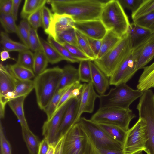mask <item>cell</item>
Here are the masks:
<instances>
[{
    "mask_svg": "<svg viewBox=\"0 0 154 154\" xmlns=\"http://www.w3.org/2000/svg\"><path fill=\"white\" fill-rule=\"evenodd\" d=\"M90 154H124V152L123 150L97 149L91 145Z\"/></svg>",
    "mask_w": 154,
    "mask_h": 154,
    "instance_id": "816d5d0a",
    "label": "cell"
},
{
    "mask_svg": "<svg viewBox=\"0 0 154 154\" xmlns=\"http://www.w3.org/2000/svg\"><path fill=\"white\" fill-rule=\"evenodd\" d=\"M49 145L48 139L44 137L40 142L38 154H46L49 149Z\"/></svg>",
    "mask_w": 154,
    "mask_h": 154,
    "instance_id": "f5cc1de1",
    "label": "cell"
},
{
    "mask_svg": "<svg viewBox=\"0 0 154 154\" xmlns=\"http://www.w3.org/2000/svg\"><path fill=\"white\" fill-rule=\"evenodd\" d=\"M0 55L1 60L2 61H4L10 59L14 60V59L10 57L8 51L5 50H3L1 51Z\"/></svg>",
    "mask_w": 154,
    "mask_h": 154,
    "instance_id": "9f6ffc18",
    "label": "cell"
},
{
    "mask_svg": "<svg viewBox=\"0 0 154 154\" xmlns=\"http://www.w3.org/2000/svg\"><path fill=\"white\" fill-rule=\"evenodd\" d=\"M26 96L15 98L8 102L9 106L20 121L21 127L29 128L25 116L23 106Z\"/></svg>",
    "mask_w": 154,
    "mask_h": 154,
    "instance_id": "603a6c76",
    "label": "cell"
},
{
    "mask_svg": "<svg viewBox=\"0 0 154 154\" xmlns=\"http://www.w3.org/2000/svg\"><path fill=\"white\" fill-rule=\"evenodd\" d=\"M34 54L29 49L19 52L16 63L33 71Z\"/></svg>",
    "mask_w": 154,
    "mask_h": 154,
    "instance_id": "8d00e7d4",
    "label": "cell"
},
{
    "mask_svg": "<svg viewBox=\"0 0 154 154\" xmlns=\"http://www.w3.org/2000/svg\"><path fill=\"white\" fill-rule=\"evenodd\" d=\"M21 1V0H13V5L11 14L15 21L17 20L18 10Z\"/></svg>",
    "mask_w": 154,
    "mask_h": 154,
    "instance_id": "db71d44e",
    "label": "cell"
},
{
    "mask_svg": "<svg viewBox=\"0 0 154 154\" xmlns=\"http://www.w3.org/2000/svg\"><path fill=\"white\" fill-rule=\"evenodd\" d=\"M90 61L83 60L79 62L78 69L80 81L86 83L92 82Z\"/></svg>",
    "mask_w": 154,
    "mask_h": 154,
    "instance_id": "60d3db41",
    "label": "cell"
},
{
    "mask_svg": "<svg viewBox=\"0 0 154 154\" xmlns=\"http://www.w3.org/2000/svg\"><path fill=\"white\" fill-rule=\"evenodd\" d=\"M56 91L78 81H80L78 69L70 65L65 66Z\"/></svg>",
    "mask_w": 154,
    "mask_h": 154,
    "instance_id": "ffe728a7",
    "label": "cell"
},
{
    "mask_svg": "<svg viewBox=\"0 0 154 154\" xmlns=\"http://www.w3.org/2000/svg\"><path fill=\"white\" fill-rule=\"evenodd\" d=\"M5 66L11 74L18 80H31L36 76L33 71L16 63L14 64L8 65Z\"/></svg>",
    "mask_w": 154,
    "mask_h": 154,
    "instance_id": "4316f807",
    "label": "cell"
},
{
    "mask_svg": "<svg viewBox=\"0 0 154 154\" xmlns=\"http://www.w3.org/2000/svg\"><path fill=\"white\" fill-rule=\"evenodd\" d=\"M52 14L50 10L45 5L42 9V26L45 32L48 34Z\"/></svg>",
    "mask_w": 154,
    "mask_h": 154,
    "instance_id": "bcb514c9",
    "label": "cell"
},
{
    "mask_svg": "<svg viewBox=\"0 0 154 154\" xmlns=\"http://www.w3.org/2000/svg\"><path fill=\"white\" fill-rule=\"evenodd\" d=\"M46 0H26L20 13L21 17L27 19L32 14L43 7L47 2Z\"/></svg>",
    "mask_w": 154,
    "mask_h": 154,
    "instance_id": "f546056e",
    "label": "cell"
},
{
    "mask_svg": "<svg viewBox=\"0 0 154 154\" xmlns=\"http://www.w3.org/2000/svg\"><path fill=\"white\" fill-rule=\"evenodd\" d=\"M148 39L137 47L133 48L109 78L110 85L116 86L126 83L132 77L137 71L136 67L139 57Z\"/></svg>",
    "mask_w": 154,
    "mask_h": 154,
    "instance_id": "30bf717a",
    "label": "cell"
},
{
    "mask_svg": "<svg viewBox=\"0 0 154 154\" xmlns=\"http://www.w3.org/2000/svg\"><path fill=\"white\" fill-rule=\"evenodd\" d=\"M87 38L91 49L97 59L101 48L102 40L95 39L88 37Z\"/></svg>",
    "mask_w": 154,
    "mask_h": 154,
    "instance_id": "f907efd6",
    "label": "cell"
},
{
    "mask_svg": "<svg viewBox=\"0 0 154 154\" xmlns=\"http://www.w3.org/2000/svg\"><path fill=\"white\" fill-rule=\"evenodd\" d=\"M64 138L65 135L60 137L57 141L55 145L54 154H62Z\"/></svg>",
    "mask_w": 154,
    "mask_h": 154,
    "instance_id": "11a10c76",
    "label": "cell"
},
{
    "mask_svg": "<svg viewBox=\"0 0 154 154\" xmlns=\"http://www.w3.org/2000/svg\"><path fill=\"white\" fill-rule=\"evenodd\" d=\"M99 19L107 30L112 31L120 38L127 33L130 23L119 0L106 2Z\"/></svg>",
    "mask_w": 154,
    "mask_h": 154,
    "instance_id": "3957f363",
    "label": "cell"
},
{
    "mask_svg": "<svg viewBox=\"0 0 154 154\" xmlns=\"http://www.w3.org/2000/svg\"><path fill=\"white\" fill-rule=\"evenodd\" d=\"M74 22L70 15L54 13L52 14L48 34L55 39L57 33L73 27Z\"/></svg>",
    "mask_w": 154,
    "mask_h": 154,
    "instance_id": "2e32d148",
    "label": "cell"
},
{
    "mask_svg": "<svg viewBox=\"0 0 154 154\" xmlns=\"http://www.w3.org/2000/svg\"><path fill=\"white\" fill-rule=\"evenodd\" d=\"M54 39L60 43H66L80 48L78 42L75 29L74 27L57 33Z\"/></svg>",
    "mask_w": 154,
    "mask_h": 154,
    "instance_id": "1f68e13d",
    "label": "cell"
},
{
    "mask_svg": "<svg viewBox=\"0 0 154 154\" xmlns=\"http://www.w3.org/2000/svg\"><path fill=\"white\" fill-rule=\"evenodd\" d=\"M0 141L1 154H12L11 145L5 135L1 121L0 124Z\"/></svg>",
    "mask_w": 154,
    "mask_h": 154,
    "instance_id": "7dc6e473",
    "label": "cell"
},
{
    "mask_svg": "<svg viewBox=\"0 0 154 154\" xmlns=\"http://www.w3.org/2000/svg\"><path fill=\"white\" fill-rule=\"evenodd\" d=\"M154 12V0H143L139 8L132 13L133 21L143 16Z\"/></svg>",
    "mask_w": 154,
    "mask_h": 154,
    "instance_id": "74e56055",
    "label": "cell"
},
{
    "mask_svg": "<svg viewBox=\"0 0 154 154\" xmlns=\"http://www.w3.org/2000/svg\"><path fill=\"white\" fill-rule=\"evenodd\" d=\"M91 144L78 122L65 135L62 154H90Z\"/></svg>",
    "mask_w": 154,
    "mask_h": 154,
    "instance_id": "9c48e42d",
    "label": "cell"
},
{
    "mask_svg": "<svg viewBox=\"0 0 154 154\" xmlns=\"http://www.w3.org/2000/svg\"><path fill=\"white\" fill-rule=\"evenodd\" d=\"M97 124L110 137L121 143L123 146L127 131L116 126L104 124Z\"/></svg>",
    "mask_w": 154,
    "mask_h": 154,
    "instance_id": "d4e9b609",
    "label": "cell"
},
{
    "mask_svg": "<svg viewBox=\"0 0 154 154\" xmlns=\"http://www.w3.org/2000/svg\"><path fill=\"white\" fill-rule=\"evenodd\" d=\"M48 63L42 49L35 52L33 71L35 75H38L45 70Z\"/></svg>",
    "mask_w": 154,
    "mask_h": 154,
    "instance_id": "836d02e7",
    "label": "cell"
},
{
    "mask_svg": "<svg viewBox=\"0 0 154 154\" xmlns=\"http://www.w3.org/2000/svg\"><path fill=\"white\" fill-rule=\"evenodd\" d=\"M133 21L137 25L154 33V12L143 16Z\"/></svg>",
    "mask_w": 154,
    "mask_h": 154,
    "instance_id": "b9f144b4",
    "label": "cell"
},
{
    "mask_svg": "<svg viewBox=\"0 0 154 154\" xmlns=\"http://www.w3.org/2000/svg\"><path fill=\"white\" fill-rule=\"evenodd\" d=\"M13 0H0V14H11Z\"/></svg>",
    "mask_w": 154,
    "mask_h": 154,
    "instance_id": "681fc988",
    "label": "cell"
},
{
    "mask_svg": "<svg viewBox=\"0 0 154 154\" xmlns=\"http://www.w3.org/2000/svg\"><path fill=\"white\" fill-rule=\"evenodd\" d=\"M147 140L146 122L139 117L136 123L127 132L123 146L124 154H132L139 151H145Z\"/></svg>",
    "mask_w": 154,
    "mask_h": 154,
    "instance_id": "8fae6325",
    "label": "cell"
},
{
    "mask_svg": "<svg viewBox=\"0 0 154 154\" xmlns=\"http://www.w3.org/2000/svg\"><path fill=\"white\" fill-rule=\"evenodd\" d=\"M137 109L139 117L143 119L146 124L147 140L145 152L147 154H154V94L151 90L143 92Z\"/></svg>",
    "mask_w": 154,
    "mask_h": 154,
    "instance_id": "8992f818",
    "label": "cell"
},
{
    "mask_svg": "<svg viewBox=\"0 0 154 154\" xmlns=\"http://www.w3.org/2000/svg\"><path fill=\"white\" fill-rule=\"evenodd\" d=\"M154 57V33H153L145 44L137 64L136 70L143 69Z\"/></svg>",
    "mask_w": 154,
    "mask_h": 154,
    "instance_id": "44dd1931",
    "label": "cell"
},
{
    "mask_svg": "<svg viewBox=\"0 0 154 154\" xmlns=\"http://www.w3.org/2000/svg\"><path fill=\"white\" fill-rule=\"evenodd\" d=\"M54 13L70 16L75 22L99 19L105 2L98 0H47Z\"/></svg>",
    "mask_w": 154,
    "mask_h": 154,
    "instance_id": "6da1fadb",
    "label": "cell"
},
{
    "mask_svg": "<svg viewBox=\"0 0 154 154\" xmlns=\"http://www.w3.org/2000/svg\"><path fill=\"white\" fill-rule=\"evenodd\" d=\"M73 27L86 37L102 40L108 30L100 19L75 22Z\"/></svg>",
    "mask_w": 154,
    "mask_h": 154,
    "instance_id": "4fadbf2b",
    "label": "cell"
},
{
    "mask_svg": "<svg viewBox=\"0 0 154 154\" xmlns=\"http://www.w3.org/2000/svg\"><path fill=\"white\" fill-rule=\"evenodd\" d=\"M0 43L2 48L8 51H18L19 52L29 49L23 44L12 40L6 32L0 33Z\"/></svg>",
    "mask_w": 154,
    "mask_h": 154,
    "instance_id": "83f0119b",
    "label": "cell"
},
{
    "mask_svg": "<svg viewBox=\"0 0 154 154\" xmlns=\"http://www.w3.org/2000/svg\"><path fill=\"white\" fill-rule=\"evenodd\" d=\"M16 79L5 66L0 65V97L13 91L15 86Z\"/></svg>",
    "mask_w": 154,
    "mask_h": 154,
    "instance_id": "d6986e66",
    "label": "cell"
},
{
    "mask_svg": "<svg viewBox=\"0 0 154 154\" xmlns=\"http://www.w3.org/2000/svg\"><path fill=\"white\" fill-rule=\"evenodd\" d=\"M143 69L137 86V89L143 92L154 88V62Z\"/></svg>",
    "mask_w": 154,
    "mask_h": 154,
    "instance_id": "7402d4cb",
    "label": "cell"
},
{
    "mask_svg": "<svg viewBox=\"0 0 154 154\" xmlns=\"http://www.w3.org/2000/svg\"><path fill=\"white\" fill-rule=\"evenodd\" d=\"M119 1L123 8L131 11L133 13L139 8L143 0H121Z\"/></svg>",
    "mask_w": 154,
    "mask_h": 154,
    "instance_id": "c3c4849f",
    "label": "cell"
},
{
    "mask_svg": "<svg viewBox=\"0 0 154 154\" xmlns=\"http://www.w3.org/2000/svg\"><path fill=\"white\" fill-rule=\"evenodd\" d=\"M30 25L26 20H21L17 26V34L23 44L29 49V38Z\"/></svg>",
    "mask_w": 154,
    "mask_h": 154,
    "instance_id": "ab89813d",
    "label": "cell"
},
{
    "mask_svg": "<svg viewBox=\"0 0 154 154\" xmlns=\"http://www.w3.org/2000/svg\"><path fill=\"white\" fill-rule=\"evenodd\" d=\"M71 85L59 90L56 92L48 105L44 111L47 116V120L50 119L54 113L62 96Z\"/></svg>",
    "mask_w": 154,
    "mask_h": 154,
    "instance_id": "d6a6232c",
    "label": "cell"
},
{
    "mask_svg": "<svg viewBox=\"0 0 154 154\" xmlns=\"http://www.w3.org/2000/svg\"><path fill=\"white\" fill-rule=\"evenodd\" d=\"M22 136L28 150L29 154H38L40 142L38 137L30 130L21 127Z\"/></svg>",
    "mask_w": 154,
    "mask_h": 154,
    "instance_id": "484cf974",
    "label": "cell"
},
{
    "mask_svg": "<svg viewBox=\"0 0 154 154\" xmlns=\"http://www.w3.org/2000/svg\"><path fill=\"white\" fill-rule=\"evenodd\" d=\"M0 21L6 33H17V26L11 14H0Z\"/></svg>",
    "mask_w": 154,
    "mask_h": 154,
    "instance_id": "f35d334b",
    "label": "cell"
},
{
    "mask_svg": "<svg viewBox=\"0 0 154 154\" xmlns=\"http://www.w3.org/2000/svg\"><path fill=\"white\" fill-rule=\"evenodd\" d=\"M132 154H143L142 151H139L134 153Z\"/></svg>",
    "mask_w": 154,
    "mask_h": 154,
    "instance_id": "680465c9",
    "label": "cell"
},
{
    "mask_svg": "<svg viewBox=\"0 0 154 154\" xmlns=\"http://www.w3.org/2000/svg\"><path fill=\"white\" fill-rule=\"evenodd\" d=\"M63 69L57 66L46 69L33 80L37 104L44 111L55 94Z\"/></svg>",
    "mask_w": 154,
    "mask_h": 154,
    "instance_id": "7a4b0ae2",
    "label": "cell"
},
{
    "mask_svg": "<svg viewBox=\"0 0 154 154\" xmlns=\"http://www.w3.org/2000/svg\"><path fill=\"white\" fill-rule=\"evenodd\" d=\"M136 116L130 109L108 107L99 108L90 119L97 123L116 126L127 131L131 121Z\"/></svg>",
    "mask_w": 154,
    "mask_h": 154,
    "instance_id": "ba28073f",
    "label": "cell"
},
{
    "mask_svg": "<svg viewBox=\"0 0 154 154\" xmlns=\"http://www.w3.org/2000/svg\"><path fill=\"white\" fill-rule=\"evenodd\" d=\"M91 145L97 149L123 150V145L110 137L97 125L84 117L79 122Z\"/></svg>",
    "mask_w": 154,
    "mask_h": 154,
    "instance_id": "52a82bcc",
    "label": "cell"
},
{
    "mask_svg": "<svg viewBox=\"0 0 154 154\" xmlns=\"http://www.w3.org/2000/svg\"><path fill=\"white\" fill-rule=\"evenodd\" d=\"M64 46L71 55L80 61L91 60L79 48L66 43H60Z\"/></svg>",
    "mask_w": 154,
    "mask_h": 154,
    "instance_id": "ee69618b",
    "label": "cell"
},
{
    "mask_svg": "<svg viewBox=\"0 0 154 154\" xmlns=\"http://www.w3.org/2000/svg\"><path fill=\"white\" fill-rule=\"evenodd\" d=\"M47 41L63 58L64 60L72 63L80 62L79 60L72 56L64 46L57 41L51 36L48 35Z\"/></svg>",
    "mask_w": 154,
    "mask_h": 154,
    "instance_id": "e575fe53",
    "label": "cell"
},
{
    "mask_svg": "<svg viewBox=\"0 0 154 154\" xmlns=\"http://www.w3.org/2000/svg\"><path fill=\"white\" fill-rule=\"evenodd\" d=\"M41 8L30 15L27 20L32 27L37 29L42 26V9Z\"/></svg>",
    "mask_w": 154,
    "mask_h": 154,
    "instance_id": "f6af8a7d",
    "label": "cell"
},
{
    "mask_svg": "<svg viewBox=\"0 0 154 154\" xmlns=\"http://www.w3.org/2000/svg\"><path fill=\"white\" fill-rule=\"evenodd\" d=\"M29 49L35 52L42 49L37 29L31 27L29 38Z\"/></svg>",
    "mask_w": 154,
    "mask_h": 154,
    "instance_id": "7bdbcfd3",
    "label": "cell"
},
{
    "mask_svg": "<svg viewBox=\"0 0 154 154\" xmlns=\"http://www.w3.org/2000/svg\"><path fill=\"white\" fill-rule=\"evenodd\" d=\"M127 33L130 36L133 48L146 41L153 34L149 30L134 22L130 24Z\"/></svg>",
    "mask_w": 154,
    "mask_h": 154,
    "instance_id": "ac0fdd59",
    "label": "cell"
},
{
    "mask_svg": "<svg viewBox=\"0 0 154 154\" xmlns=\"http://www.w3.org/2000/svg\"><path fill=\"white\" fill-rule=\"evenodd\" d=\"M81 97V96H80ZM80 97L72 99L67 109L57 132L56 142L66 133L76 123V119L78 113Z\"/></svg>",
    "mask_w": 154,
    "mask_h": 154,
    "instance_id": "9a60e30c",
    "label": "cell"
},
{
    "mask_svg": "<svg viewBox=\"0 0 154 154\" xmlns=\"http://www.w3.org/2000/svg\"><path fill=\"white\" fill-rule=\"evenodd\" d=\"M72 99L63 104L56 111L52 117L47 120L42 127V134L47 138L49 144H56V135L64 114L70 104Z\"/></svg>",
    "mask_w": 154,
    "mask_h": 154,
    "instance_id": "7c38bea8",
    "label": "cell"
},
{
    "mask_svg": "<svg viewBox=\"0 0 154 154\" xmlns=\"http://www.w3.org/2000/svg\"><path fill=\"white\" fill-rule=\"evenodd\" d=\"M92 82L99 95L104 94L110 85L109 78L95 65L90 61Z\"/></svg>",
    "mask_w": 154,
    "mask_h": 154,
    "instance_id": "e0dca14e",
    "label": "cell"
},
{
    "mask_svg": "<svg viewBox=\"0 0 154 154\" xmlns=\"http://www.w3.org/2000/svg\"><path fill=\"white\" fill-rule=\"evenodd\" d=\"M122 38L111 30H108L102 40L101 48L97 59H100L114 48Z\"/></svg>",
    "mask_w": 154,
    "mask_h": 154,
    "instance_id": "cb8c5ba5",
    "label": "cell"
},
{
    "mask_svg": "<svg viewBox=\"0 0 154 154\" xmlns=\"http://www.w3.org/2000/svg\"><path fill=\"white\" fill-rule=\"evenodd\" d=\"M99 96V95L95 91L92 82L83 84L78 112L75 120L76 123L79 122L82 113L93 112L95 101Z\"/></svg>",
    "mask_w": 154,
    "mask_h": 154,
    "instance_id": "5bb4252c",
    "label": "cell"
},
{
    "mask_svg": "<svg viewBox=\"0 0 154 154\" xmlns=\"http://www.w3.org/2000/svg\"><path fill=\"white\" fill-rule=\"evenodd\" d=\"M132 49L130 37L127 33L112 49L101 58L96 59L93 61L109 78Z\"/></svg>",
    "mask_w": 154,
    "mask_h": 154,
    "instance_id": "277c9868",
    "label": "cell"
},
{
    "mask_svg": "<svg viewBox=\"0 0 154 154\" xmlns=\"http://www.w3.org/2000/svg\"><path fill=\"white\" fill-rule=\"evenodd\" d=\"M55 144H50L49 147L46 154H54L55 150Z\"/></svg>",
    "mask_w": 154,
    "mask_h": 154,
    "instance_id": "6f0895ef",
    "label": "cell"
},
{
    "mask_svg": "<svg viewBox=\"0 0 154 154\" xmlns=\"http://www.w3.org/2000/svg\"><path fill=\"white\" fill-rule=\"evenodd\" d=\"M75 32L80 49L93 61L96 57L91 49L87 37L76 29Z\"/></svg>",
    "mask_w": 154,
    "mask_h": 154,
    "instance_id": "d590c367",
    "label": "cell"
},
{
    "mask_svg": "<svg viewBox=\"0 0 154 154\" xmlns=\"http://www.w3.org/2000/svg\"><path fill=\"white\" fill-rule=\"evenodd\" d=\"M143 92L134 90L126 83H122L111 88L106 94L99 95V108L114 107L130 109L131 104L140 97Z\"/></svg>",
    "mask_w": 154,
    "mask_h": 154,
    "instance_id": "5b68a950",
    "label": "cell"
},
{
    "mask_svg": "<svg viewBox=\"0 0 154 154\" xmlns=\"http://www.w3.org/2000/svg\"><path fill=\"white\" fill-rule=\"evenodd\" d=\"M42 49L48 63L54 64L64 60L63 58L47 41L40 38Z\"/></svg>",
    "mask_w": 154,
    "mask_h": 154,
    "instance_id": "f1b7e54d",
    "label": "cell"
},
{
    "mask_svg": "<svg viewBox=\"0 0 154 154\" xmlns=\"http://www.w3.org/2000/svg\"><path fill=\"white\" fill-rule=\"evenodd\" d=\"M34 88L33 80H20L16 79L15 88L13 91L15 98L23 96L27 97Z\"/></svg>",
    "mask_w": 154,
    "mask_h": 154,
    "instance_id": "4dcf8cb0",
    "label": "cell"
}]
</instances>
